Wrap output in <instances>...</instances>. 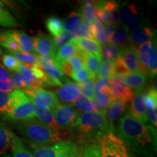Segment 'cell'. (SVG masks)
I'll return each mask as SVG.
<instances>
[{
  "instance_id": "cell-11",
  "label": "cell",
  "mask_w": 157,
  "mask_h": 157,
  "mask_svg": "<svg viewBox=\"0 0 157 157\" xmlns=\"http://www.w3.org/2000/svg\"><path fill=\"white\" fill-rule=\"evenodd\" d=\"M154 32L146 21H143L135 26L129 35V42L132 45H140L151 42L154 38Z\"/></svg>"
},
{
  "instance_id": "cell-14",
  "label": "cell",
  "mask_w": 157,
  "mask_h": 157,
  "mask_svg": "<svg viewBox=\"0 0 157 157\" xmlns=\"http://www.w3.org/2000/svg\"><path fill=\"white\" fill-rule=\"evenodd\" d=\"M130 108L128 111L131 115L140 122L146 124L148 122L146 109L143 100V93L141 91H135L134 95L131 100Z\"/></svg>"
},
{
  "instance_id": "cell-46",
  "label": "cell",
  "mask_w": 157,
  "mask_h": 157,
  "mask_svg": "<svg viewBox=\"0 0 157 157\" xmlns=\"http://www.w3.org/2000/svg\"><path fill=\"white\" fill-rule=\"evenodd\" d=\"M67 61L69 63L71 66L72 67L73 73L74 72H76L78 71L81 70L82 68H83L84 67L83 60H82L81 57L77 54L71 56L67 60Z\"/></svg>"
},
{
  "instance_id": "cell-56",
  "label": "cell",
  "mask_w": 157,
  "mask_h": 157,
  "mask_svg": "<svg viewBox=\"0 0 157 157\" xmlns=\"http://www.w3.org/2000/svg\"><path fill=\"white\" fill-rule=\"evenodd\" d=\"M1 54H2V50L1 49H0V56H1Z\"/></svg>"
},
{
  "instance_id": "cell-43",
  "label": "cell",
  "mask_w": 157,
  "mask_h": 157,
  "mask_svg": "<svg viewBox=\"0 0 157 157\" xmlns=\"http://www.w3.org/2000/svg\"><path fill=\"white\" fill-rule=\"evenodd\" d=\"M11 94L0 91V115L2 117L8 113L10 108Z\"/></svg>"
},
{
  "instance_id": "cell-8",
  "label": "cell",
  "mask_w": 157,
  "mask_h": 157,
  "mask_svg": "<svg viewBox=\"0 0 157 157\" xmlns=\"http://www.w3.org/2000/svg\"><path fill=\"white\" fill-rule=\"evenodd\" d=\"M24 93L28 95L29 99L35 103L42 104L50 111L56 109L58 105L59 100L55 93L42 88H29L24 90Z\"/></svg>"
},
{
  "instance_id": "cell-54",
  "label": "cell",
  "mask_w": 157,
  "mask_h": 157,
  "mask_svg": "<svg viewBox=\"0 0 157 157\" xmlns=\"http://www.w3.org/2000/svg\"><path fill=\"white\" fill-rule=\"evenodd\" d=\"M9 77H10V73L9 72V71L4 68L2 65H0V81L5 80Z\"/></svg>"
},
{
  "instance_id": "cell-9",
  "label": "cell",
  "mask_w": 157,
  "mask_h": 157,
  "mask_svg": "<svg viewBox=\"0 0 157 157\" xmlns=\"http://www.w3.org/2000/svg\"><path fill=\"white\" fill-rule=\"evenodd\" d=\"M38 62L48 76V84L52 86H62L67 81L54 60L48 56H38Z\"/></svg>"
},
{
  "instance_id": "cell-16",
  "label": "cell",
  "mask_w": 157,
  "mask_h": 157,
  "mask_svg": "<svg viewBox=\"0 0 157 157\" xmlns=\"http://www.w3.org/2000/svg\"><path fill=\"white\" fill-rule=\"evenodd\" d=\"M33 42L34 50H36L40 56H48L54 60L56 52L55 50L53 40L50 36L39 34L34 37Z\"/></svg>"
},
{
  "instance_id": "cell-42",
  "label": "cell",
  "mask_w": 157,
  "mask_h": 157,
  "mask_svg": "<svg viewBox=\"0 0 157 157\" xmlns=\"http://www.w3.org/2000/svg\"><path fill=\"white\" fill-rule=\"evenodd\" d=\"M148 68L151 77H154L157 72V53L156 45H153L148 57Z\"/></svg>"
},
{
  "instance_id": "cell-12",
  "label": "cell",
  "mask_w": 157,
  "mask_h": 157,
  "mask_svg": "<svg viewBox=\"0 0 157 157\" xmlns=\"http://www.w3.org/2000/svg\"><path fill=\"white\" fill-rule=\"evenodd\" d=\"M32 102L34 105V115L38 120L44 124L47 127H48L51 131H52L56 134H62L64 132H62L61 128L57 124L56 120H55L53 116H52L51 111L48 108L44 105L39 104L35 102Z\"/></svg>"
},
{
  "instance_id": "cell-36",
  "label": "cell",
  "mask_w": 157,
  "mask_h": 157,
  "mask_svg": "<svg viewBox=\"0 0 157 157\" xmlns=\"http://www.w3.org/2000/svg\"><path fill=\"white\" fill-rule=\"evenodd\" d=\"M98 2L96 1H87L82 2V14L84 18L88 20L90 22L93 23L95 21V11L97 9Z\"/></svg>"
},
{
  "instance_id": "cell-24",
  "label": "cell",
  "mask_w": 157,
  "mask_h": 157,
  "mask_svg": "<svg viewBox=\"0 0 157 157\" xmlns=\"http://www.w3.org/2000/svg\"><path fill=\"white\" fill-rule=\"evenodd\" d=\"M70 42L75 44L80 50L88 52V53L101 56V46L95 39L87 38H73Z\"/></svg>"
},
{
  "instance_id": "cell-34",
  "label": "cell",
  "mask_w": 157,
  "mask_h": 157,
  "mask_svg": "<svg viewBox=\"0 0 157 157\" xmlns=\"http://www.w3.org/2000/svg\"><path fill=\"white\" fill-rule=\"evenodd\" d=\"M73 34L74 38H86L87 37V39H93V23L87 19L83 18L79 27Z\"/></svg>"
},
{
  "instance_id": "cell-20",
  "label": "cell",
  "mask_w": 157,
  "mask_h": 157,
  "mask_svg": "<svg viewBox=\"0 0 157 157\" xmlns=\"http://www.w3.org/2000/svg\"><path fill=\"white\" fill-rule=\"evenodd\" d=\"M119 76L124 83L135 91H141L147 82L146 76L140 72H127Z\"/></svg>"
},
{
  "instance_id": "cell-51",
  "label": "cell",
  "mask_w": 157,
  "mask_h": 157,
  "mask_svg": "<svg viewBox=\"0 0 157 157\" xmlns=\"http://www.w3.org/2000/svg\"><path fill=\"white\" fill-rule=\"evenodd\" d=\"M12 34L10 31H0V45L5 48L6 44L11 38Z\"/></svg>"
},
{
  "instance_id": "cell-18",
  "label": "cell",
  "mask_w": 157,
  "mask_h": 157,
  "mask_svg": "<svg viewBox=\"0 0 157 157\" xmlns=\"http://www.w3.org/2000/svg\"><path fill=\"white\" fill-rule=\"evenodd\" d=\"M143 100L147 109V115L152 126L156 128L157 126V91L150 89L146 93H143Z\"/></svg>"
},
{
  "instance_id": "cell-32",
  "label": "cell",
  "mask_w": 157,
  "mask_h": 157,
  "mask_svg": "<svg viewBox=\"0 0 157 157\" xmlns=\"http://www.w3.org/2000/svg\"><path fill=\"white\" fill-rule=\"evenodd\" d=\"M98 78H109L111 79L117 75L116 74L115 63L103 60L100 64L98 71Z\"/></svg>"
},
{
  "instance_id": "cell-52",
  "label": "cell",
  "mask_w": 157,
  "mask_h": 157,
  "mask_svg": "<svg viewBox=\"0 0 157 157\" xmlns=\"http://www.w3.org/2000/svg\"><path fill=\"white\" fill-rule=\"evenodd\" d=\"M5 48L12 51L13 52H18V51H20V46L18 43L13 38V36H11V38L9 39V41L7 42V44H6Z\"/></svg>"
},
{
  "instance_id": "cell-30",
  "label": "cell",
  "mask_w": 157,
  "mask_h": 157,
  "mask_svg": "<svg viewBox=\"0 0 157 157\" xmlns=\"http://www.w3.org/2000/svg\"><path fill=\"white\" fill-rule=\"evenodd\" d=\"M0 26L14 28L18 26V23L15 17L10 13L8 9L0 1Z\"/></svg>"
},
{
  "instance_id": "cell-40",
  "label": "cell",
  "mask_w": 157,
  "mask_h": 157,
  "mask_svg": "<svg viewBox=\"0 0 157 157\" xmlns=\"http://www.w3.org/2000/svg\"><path fill=\"white\" fill-rule=\"evenodd\" d=\"M81 92L84 97L88 100H93L95 98V81L94 79H88L78 84Z\"/></svg>"
},
{
  "instance_id": "cell-4",
  "label": "cell",
  "mask_w": 157,
  "mask_h": 157,
  "mask_svg": "<svg viewBox=\"0 0 157 157\" xmlns=\"http://www.w3.org/2000/svg\"><path fill=\"white\" fill-rule=\"evenodd\" d=\"M10 94V108L5 119L14 123L35 118L34 105L24 92L15 89Z\"/></svg>"
},
{
  "instance_id": "cell-23",
  "label": "cell",
  "mask_w": 157,
  "mask_h": 157,
  "mask_svg": "<svg viewBox=\"0 0 157 157\" xmlns=\"http://www.w3.org/2000/svg\"><path fill=\"white\" fill-rule=\"evenodd\" d=\"M127 107V103L121 100H113L110 103L108 111H106V119L110 126L114 128L113 122L123 115Z\"/></svg>"
},
{
  "instance_id": "cell-57",
  "label": "cell",
  "mask_w": 157,
  "mask_h": 157,
  "mask_svg": "<svg viewBox=\"0 0 157 157\" xmlns=\"http://www.w3.org/2000/svg\"><path fill=\"white\" fill-rule=\"evenodd\" d=\"M78 157H81V156H78Z\"/></svg>"
},
{
  "instance_id": "cell-6",
  "label": "cell",
  "mask_w": 157,
  "mask_h": 157,
  "mask_svg": "<svg viewBox=\"0 0 157 157\" xmlns=\"http://www.w3.org/2000/svg\"><path fill=\"white\" fill-rule=\"evenodd\" d=\"M51 113L57 124L61 129L73 128L80 116V113L69 104H59Z\"/></svg>"
},
{
  "instance_id": "cell-22",
  "label": "cell",
  "mask_w": 157,
  "mask_h": 157,
  "mask_svg": "<svg viewBox=\"0 0 157 157\" xmlns=\"http://www.w3.org/2000/svg\"><path fill=\"white\" fill-rule=\"evenodd\" d=\"M82 58L84 66L86 67L90 74L93 76L95 79L97 76L98 69H99L100 64H101L102 57L100 55H95L93 53H88L84 51H78V54Z\"/></svg>"
},
{
  "instance_id": "cell-2",
  "label": "cell",
  "mask_w": 157,
  "mask_h": 157,
  "mask_svg": "<svg viewBox=\"0 0 157 157\" xmlns=\"http://www.w3.org/2000/svg\"><path fill=\"white\" fill-rule=\"evenodd\" d=\"M14 127L29 144L46 146L59 141H67V134H56L38 119H34L14 122Z\"/></svg>"
},
{
  "instance_id": "cell-1",
  "label": "cell",
  "mask_w": 157,
  "mask_h": 157,
  "mask_svg": "<svg viewBox=\"0 0 157 157\" xmlns=\"http://www.w3.org/2000/svg\"><path fill=\"white\" fill-rule=\"evenodd\" d=\"M117 134L131 152L142 157H154L156 155V128L138 121L129 111L119 119Z\"/></svg>"
},
{
  "instance_id": "cell-26",
  "label": "cell",
  "mask_w": 157,
  "mask_h": 157,
  "mask_svg": "<svg viewBox=\"0 0 157 157\" xmlns=\"http://www.w3.org/2000/svg\"><path fill=\"white\" fill-rule=\"evenodd\" d=\"M13 38L18 43L20 51L24 52H29L34 50L33 39L25 32L19 30H11Z\"/></svg>"
},
{
  "instance_id": "cell-33",
  "label": "cell",
  "mask_w": 157,
  "mask_h": 157,
  "mask_svg": "<svg viewBox=\"0 0 157 157\" xmlns=\"http://www.w3.org/2000/svg\"><path fill=\"white\" fill-rule=\"evenodd\" d=\"M121 50L111 44H106L103 45L101 48V57L104 60H108L114 63L121 55Z\"/></svg>"
},
{
  "instance_id": "cell-53",
  "label": "cell",
  "mask_w": 157,
  "mask_h": 157,
  "mask_svg": "<svg viewBox=\"0 0 157 157\" xmlns=\"http://www.w3.org/2000/svg\"><path fill=\"white\" fill-rule=\"evenodd\" d=\"M117 25H106V26L105 27V34L106 39L108 41V43H109L110 39L111 38V36L114 32Z\"/></svg>"
},
{
  "instance_id": "cell-39",
  "label": "cell",
  "mask_w": 157,
  "mask_h": 157,
  "mask_svg": "<svg viewBox=\"0 0 157 157\" xmlns=\"http://www.w3.org/2000/svg\"><path fill=\"white\" fill-rule=\"evenodd\" d=\"M13 56L21 63H25V65L33 66L38 63V57L36 55L31 54L29 52H13Z\"/></svg>"
},
{
  "instance_id": "cell-55",
  "label": "cell",
  "mask_w": 157,
  "mask_h": 157,
  "mask_svg": "<svg viewBox=\"0 0 157 157\" xmlns=\"http://www.w3.org/2000/svg\"><path fill=\"white\" fill-rule=\"evenodd\" d=\"M0 157H12L10 155H9L8 154H5V155H3V156H0Z\"/></svg>"
},
{
  "instance_id": "cell-13",
  "label": "cell",
  "mask_w": 157,
  "mask_h": 157,
  "mask_svg": "<svg viewBox=\"0 0 157 157\" xmlns=\"http://www.w3.org/2000/svg\"><path fill=\"white\" fill-rule=\"evenodd\" d=\"M110 87L113 100H121L128 103L134 95L132 90L124 83L119 75L110 79Z\"/></svg>"
},
{
  "instance_id": "cell-44",
  "label": "cell",
  "mask_w": 157,
  "mask_h": 157,
  "mask_svg": "<svg viewBox=\"0 0 157 157\" xmlns=\"http://www.w3.org/2000/svg\"><path fill=\"white\" fill-rule=\"evenodd\" d=\"M2 63L5 67L9 68L10 70L14 71H16L20 64H21V63L13 55L10 54H6L3 56Z\"/></svg>"
},
{
  "instance_id": "cell-48",
  "label": "cell",
  "mask_w": 157,
  "mask_h": 157,
  "mask_svg": "<svg viewBox=\"0 0 157 157\" xmlns=\"http://www.w3.org/2000/svg\"><path fill=\"white\" fill-rule=\"evenodd\" d=\"M15 85L13 78L10 77L0 81V91L3 93H10L15 90Z\"/></svg>"
},
{
  "instance_id": "cell-29",
  "label": "cell",
  "mask_w": 157,
  "mask_h": 157,
  "mask_svg": "<svg viewBox=\"0 0 157 157\" xmlns=\"http://www.w3.org/2000/svg\"><path fill=\"white\" fill-rule=\"evenodd\" d=\"M10 151L13 157H33L30 150L25 146L21 138L13 132Z\"/></svg>"
},
{
  "instance_id": "cell-47",
  "label": "cell",
  "mask_w": 157,
  "mask_h": 157,
  "mask_svg": "<svg viewBox=\"0 0 157 157\" xmlns=\"http://www.w3.org/2000/svg\"><path fill=\"white\" fill-rule=\"evenodd\" d=\"M84 157H100V151L98 144L95 143L87 144L84 148Z\"/></svg>"
},
{
  "instance_id": "cell-15",
  "label": "cell",
  "mask_w": 157,
  "mask_h": 157,
  "mask_svg": "<svg viewBox=\"0 0 157 157\" xmlns=\"http://www.w3.org/2000/svg\"><path fill=\"white\" fill-rule=\"evenodd\" d=\"M140 15L139 14L137 6L135 3L124 2L120 7L119 18L124 26L129 28L135 26L140 20Z\"/></svg>"
},
{
  "instance_id": "cell-28",
  "label": "cell",
  "mask_w": 157,
  "mask_h": 157,
  "mask_svg": "<svg viewBox=\"0 0 157 157\" xmlns=\"http://www.w3.org/2000/svg\"><path fill=\"white\" fill-rule=\"evenodd\" d=\"M13 132L7 128L5 124L0 122V156L11 150Z\"/></svg>"
},
{
  "instance_id": "cell-17",
  "label": "cell",
  "mask_w": 157,
  "mask_h": 157,
  "mask_svg": "<svg viewBox=\"0 0 157 157\" xmlns=\"http://www.w3.org/2000/svg\"><path fill=\"white\" fill-rule=\"evenodd\" d=\"M118 60L129 72H139L138 59L136 48L133 45H127L121 49V55Z\"/></svg>"
},
{
  "instance_id": "cell-45",
  "label": "cell",
  "mask_w": 157,
  "mask_h": 157,
  "mask_svg": "<svg viewBox=\"0 0 157 157\" xmlns=\"http://www.w3.org/2000/svg\"><path fill=\"white\" fill-rule=\"evenodd\" d=\"M71 77L75 80V81L79 82V83L88 79H94L93 76L90 74V72L84 67L82 68L81 70L72 73L71 75Z\"/></svg>"
},
{
  "instance_id": "cell-27",
  "label": "cell",
  "mask_w": 157,
  "mask_h": 157,
  "mask_svg": "<svg viewBox=\"0 0 157 157\" xmlns=\"http://www.w3.org/2000/svg\"><path fill=\"white\" fill-rule=\"evenodd\" d=\"M79 51L77 47L72 42H68L61 48H60L58 51V53L56 55L54 58V62L56 63L57 66H60V64L66 62L71 56L76 55Z\"/></svg>"
},
{
  "instance_id": "cell-49",
  "label": "cell",
  "mask_w": 157,
  "mask_h": 157,
  "mask_svg": "<svg viewBox=\"0 0 157 157\" xmlns=\"http://www.w3.org/2000/svg\"><path fill=\"white\" fill-rule=\"evenodd\" d=\"M12 78H13V82H14L15 87L17 88V90L23 89V90L27 89V85L25 84V80L23 79V76L20 74L18 72L14 71L12 73Z\"/></svg>"
},
{
  "instance_id": "cell-3",
  "label": "cell",
  "mask_w": 157,
  "mask_h": 157,
  "mask_svg": "<svg viewBox=\"0 0 157 157\" xmlns=\"http://www.w3.org/2000/svg\"><path fill=\"white\" fill-rule=\"evenodd\" d=\"M78 134L83 140H97L104 133L114 131L109 125L106 119V112H88L80 114L75 126Z\"/></svg>"
},
{
  "instance_id": "cell-10",
  "label": "cell",
  "mask_w": 157,
  "mask_h": 157,
  "mask_svg": "<svg viewBox=\"0 0 157 157\" xmlns=\"http://www.w3.org/2000/svg\"><path fill=\"white\" fill-rule=\"evenodd\" d=\"M69 141H59L52 145L39 146L29 144L33 157H58V155L71 146Z\"/></svg>"
},
{
  "instance_id": "cell-35",
  "label": "cell",
  "mask_w": 157,
  "mask_h": 157,
  "mask_svg": "<svg viewBox=\"0 0 157 157\" xmlns=\"http://www.w3.org/2000/svg\"><path fill=\"white\" fill-rule=\"evenodd\" d=\"M46 27L48 30L50 31V34L56 36L63 32V23L62 19L56 15L48 17L46 20Z\"/></svg>"
},
{
  "instance_id": "cell-50",
  "label": "cell",
  "mask_w": 157,
  "mask_h": 157,
  "mask_svg": "<svg viewBox=\"0 0 157 157\" xmlns=\"http://www.w3.org/2000/svg\"><path fill=\"white\" fill-rule=\"evenodd\" d=\"M78 154L77 151V148L72 143L71 146L69 148L65 150L64 151L60 153L58 157H78Z\"/></svg>"
},
{
  "instance_id": "cell-19",
  "label": "cell",
  "mask_w": 157,
  "mask_h": 157,
  "mask_svg": "<svg viewBox=\"0 0 157 157\" xmlns=\"http://www.w3.org/2000/svg\"><path fill=\"white\" fill-rule=\"evenodd\" d=\"M57 95L63 102L71 103L81 95V89L78 84L67 80L57 90Z\"/></svg>"
},
{
  "instance_id": "cell-31",
  "label": "cell",
  "mask_w": 157,
  "mask_h": 157,
  "mask_svg": "<svg viewBox=\"0 0 157 157\" xmlns=\"http://www.w3.org/2000/svg\"><path fill=\"white\" fill-rule=\"evenodd\" d=\"M82 21V17L79 13L75 11L71 12L63 23V29L65 31L74 33L79 27Z\"/></svg>"
},
{
  "instance_id": "cell-7",
  "label": "cell",
  "mask_w": 157,
  "mask_h": 157,
  "mask_svg": "<svg viewBox=\"0 0 157 157\" xmlns=\"http://www.w3.org/2000/svg\"><path fill=\"white\" fill-rule=\"evenodd\" d=\"M95 17L106 25H117L119 20V4L114 1L98 2Z\"/></svg>"
},
{
  "instance_id": "cell-38",
  "label": "cell",
  "mask_w": 157,
  "mask_h": 157,
  "mask_svg": "<svg viewBox=\"0 0 157 157\" xmlns=\"http://www.w3.org/2000/svg\"><path fill=\"white\" fill-rule=\"evenodd\" d=\"M93 31L94 38H96L97 42L100 44H102L103 45L109 44L108 41L105 37V29H104V25H103L101 21L96 19L95 21L93 23Z\"/></svg>"
},
{
  "instance_id": "cell-5",
  "label": "cell",
  "mask_w": 157,
  "mask_h": 157,
  "mask_svg": "<svg viewBox=\"0 0 157 157\" xmlns=\"http://www.w3.org/2000/svg\"><path fill=\"white\" fill-rule=\"evenodd\" d=\"M96 141L100 157H132L128 147L115 131L104 133Z\"/></svg>"
},
{
  "instance_id": "cell-21",
  "label": "cell",
  "mask_w": 157,
  "mask_h": 157,
  "mask_svg": "<svg viewBox=\"0 0 157 157\" xmlns=\"http://www.w3.org/2000/svg\"><path fill=\"white\" fill-rule=\"evenodd\" d=\"M154 45L152 41L140 44L136 48L137 59H138L139 72L144 75L150 76V71L148 68V57L151 49Z\"/></svg>"
},
{
  "instance_id": "cell-25",
  "label": "cell",
  "mask_w": 157,
  "mask_h": 157,
  "mask_svg": "<svg viewBox=\"0 0 157 157\" xmlns=\"http://www.w3.org/2000/svg\"><path fill=\"white\" fill-rule=\"evenodd\" d=\"M129 29L124 25H117L113 34L111 36L109 42L117 48L124 49L127 46L129 40Z\"/></svg>"
},
{
  "instance_id": "cell-41",
  "label": "cell",
  "mask_w": 157,
  "mask_h": 157,
  "mask_svg": "<svg viewBox=\"0 0 157 157\" xmlns=\"http://www.w3.org/2000/svg\"><path fill=\"white\" fill-rule=\"evenodd\" d=\"M74 38L73 33L66 32V31H63L58 36H55V38L52 39L53 40V44L55 47V50L58 51L59 49L61 48L63 46L67 44L68 41H71Z\"/></svg>"
},
{
  "instance_id": "cell-37",
  "label": "cell",
  "mask_w": 157,
  "mask_h": 157,
  "mask_svg": "<svg viewBox=\"0 0 157 157\" xmlns=\"http://www.w3.org/2000/svg\"><path fill=\"white\" fill-rule=\"evenodd\" d=\"M74 105L76 109L82 112H94L95 111L93 103L83 95H80L74 101Z\"/></svg>"
}]
</instances>
